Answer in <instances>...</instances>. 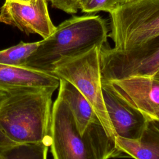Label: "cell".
<instances>
[{"label":"cell","instance_id":"cell-1","mask_svg":"<svg viewBox=\"0 0 159 159\" xmlns=\"http://www.w3.org/2000/svg\"><path fill=\"white\" fill-rule=\"evenodd\" d=\"M55 90L33 89L7 94L0 102V129L17 145L50 147Z\"/></svg>","mask_w":159,"mask_h":159},{"label":"cell","instance_id":"cell-2","mask_svg":"<svg viewBox=\"0 0 159 159\" xmlns=\"http://www.w3.org/2000/svg\"><path fill=\"white\" fill-rule=\"evenodd\" d=\"M106 21L100 16H73L62 22L48 38L40 41L37 49L24 66L52 73L53 64L60 58L75 55L107 42Z\"/></svg>","mask_w":159,"mask_h":159},{"label":"cell","instance_id":"cell-3","mask_svg":"<svg viewBox=\"0 0 159 159\" xmlns=\"http://www.w3.org/2000/svg\"><path fill=\"white\" fill-rule=\"evenodd\" d=\"M50 147L53 159H109L122 155L101 124L82 135L68 106L58 96L52 106Z\"/></svg>","mask_w":159,"mask_h":159},{"label":"cell","instance_id":"cell-4","mask_svg":"<svg viewBox=\"0 0 159 159\" xmlns=\"http://www.w3.org/2000/svg\"><path fill=\"white\" fill-rule=\"evenodd\" d=\"M101 48L96 45L83 53L61 57L53 64L52 73L59 79L72 84L84 96L107 135L115 142L116 134L109 118L102 94Z\"/></svg>","mask_w":159,"mask_h":159},{"label":"cell","instance_id":"cell-5","mask_svg":"<svg viewBox=\"0 0 159 159\" xmlns=\"http://www.w3.org/2000/svg\"><path fill=\"white\" fill-rule=\"evenodd\" d=\"M109 14V37L116 50H129L159 35V0H142Z\"/></svg>","mask_w":159,"mask_h":159},{"label":"cell","instance_id":"cell-6","mask_svg":"<svg viewBox=\"0 0 159 159\" xmlns=\"http://www.w3.org/2000/svg\"><path fill=\"white\" fill-rule=\"evenodd\" d=\"M102 82L132 76H153L159 70V35L127 50L103 45L100 52Z\"/></svg>","mask_w":159,"mask_h":159},{"label":"cell","instance_id":"cell-7","mask_svg":"<svg viewBox=\"0 0 159 159\" xmlns=\"http://www.w3.org/2000/svg\"><path fill=\"white\" fill-rule=\"evenodd\" d=\"M106 83L148 121L159 122V80L140 76Z\"/></svg>","mask_w":159,"mask_h":159},{"label":"cell","instance_id":"cell-8","mask_svg":"<svg viewBox=\"0 0 159 159\" xmlns=\"http://www.w3.org/2000/svg\"><path fill=\"white\" fill-rule=\"evenodd\" d=\"M0 22L18 28L26 34H36L48 38L56 27L50 19L47 0H37L32 4H22L6 0L0 9Z\"/></svg>","mask_w":159,"mask_h":159},{"label":"cell","instance_id":"cell-9","mask_svg":"<svg viewBox=\"0 0 159 159\" xmlns=\"http://www.w3.org/2000/svg\"><path fill=\"white\" fill-rule=\"evenodd\" d=\"M102 88L105 106L116 136L138 139L148 120L115 93L109 83L102 82Z\"/></svg>","mask_w":159,"mask_h":159},{"label":"cell","instance_id":"cell-10","mask_svg":"<svg viewBox=\"0 0 159 159\" xmlns=\"http://www.w3.org/2000/svg\"><path fill=\"white\" fill-rule=\"evenodd\" d=\"M59 84L60 79L53 73L0 63V92L8 94L33 89H57Z\"/></svg>","mask_w":159,"mask_h":159},{"label":"cell","instance_id":"cell-11","mask_svg":"<svg viewBox=\"0 0 159 159\" xmlns=\"http://www.w3.org/2000/svg\"><path fill=\"white\" fill-rule=\"evenodd\" d=\"M114 142L122 155L134 159H159V122L148 121L138 139L116 137Z\"/></svg>","mask_w":159,"mask_h":159},{"label":"cell","instance_id":"cell-12","mask_svg":"<svg viewBox=\"0 0 159 159\" xmlns=\"http://www.w3.org/2000/svg\"><path fill=\"white\" fill-rule=\"evenodd\" d=\"M58 88V96L68 106L82 135L90 127L101 124L90 103L72 84L60 79Z\"/></svg>","mask_w":159,"mask_h":159},{"label":"cell","instance_id":"cell-13","mask_svg":"<svg viewBox=\"0 0 159 159\" xmlns=\"http://www.w3.org/2000/svg\"><path fill=\"white\" fill-rule=\"evenodd\" d=\"M40 41L31 43L20 42L18 44L0 51V63L24 66L29 57L37 49Z\"/></svg>","mask_w":159,"mask_h":159},{"label":"cell","instance_id":"cell-14","mask_svg":"<svg viewBox=\"0 0 159 159\" xmlns=\"http://www.w3.org/2000/svg\"><path fill=\"white\" fill-rule=\"evenodd\" d=\"M49 147L33 145H18L0 151V159H47Z\"/></svg>","mask_w":159,"mask_h":159},{"label":"cell","instance_id":"cell-15","mask_svg":"<svg viewBox=\"0 0 159 159\" xmlns=\"http://www.w3.org/2000/svg\"><path fill=\"white\" fill-rule=\"evenodd\" d=\"M117 7V0H81L80 9L86 13L99 11L110 13Z\"/></svg>","mask_w":159,"mask_h":159},{"label":"cell","instance_id":"cell-16","mask_svg":"<svg viewBox=\"0 0 159 159\" xmlns=\"http://www.w3.org/2000/svg\"><path fill=\"white\" fill-rule=\"evenodd\" d=\"M54 8L68 14H76L80 8L81 0H48Z\"/></svg>","mask_w":159,"mask_h":159},{"label":"cell","instance_id":"cell-17","mask_svg":"<svg viewBox=\"0 0 159 159\" xmlns=\"http://www.w3.org/2000/svg\"><path fill=\"white\" fill-rule=\"evenodd\" d=\"M17 144L10 140L0 129V151H3L14 147Z\"/></svg>","mask_w":159,"mask_h":159},{"label":"cell","instance_id":"cell-18","mask_svg":"<svg viewBox=\"0 0 159 159\" xmlns=\"http://www.w3.org/2000/svg\"><path fill=\"white\" fill-rule=\"evenodd\" d=\"M140 1H142V0H117V6H118L117 7L123 6H125V5H128V4H134L135 2H138Z\"/></svg>","mask_w":159,"mask_h":159},{"label":"cell","instance_id":"cell-19","mask_svg":"<svg viewBox=\"0 0 159 159\" xmlns=\"http://www.w3.org/2000/svg\"><path fill=\"white\" fill-rule=\"evenodd\" d=\"M15 2H17L18 3L22 4H27V5H29V4H32L34 2H36L37 0H11Z\"/></svg>","mask_w":159,"mask_h":159},{"label":"cell","instance_id":"cell-20","mask_svg":"<svg viewBox=\"0 0 159 159\" xmlns=\"http://www.w3.org/2000/svg\"><path fill=\"white\" fill-rule=\"evenodd\" d=\"M6 94L4 93H2V92H0V102L6 96Z\"/></svg>","mask_w":159,"mask_h":159},{"label":"cell","instance_id":"cell-21","mask_svg":"<svg viewBox=\"0 0 159 159\" xmlns=\"http://www.w3.org/2000/svg\"><path fill=\"white\" fill-rule=\"evenodd\" d=\"M153 77H154L155 78H156L157 80H159V70L157 71V73L154 75V76Z\"/></svg>","mask_w":159,"mask_h":159}]
</instances>
